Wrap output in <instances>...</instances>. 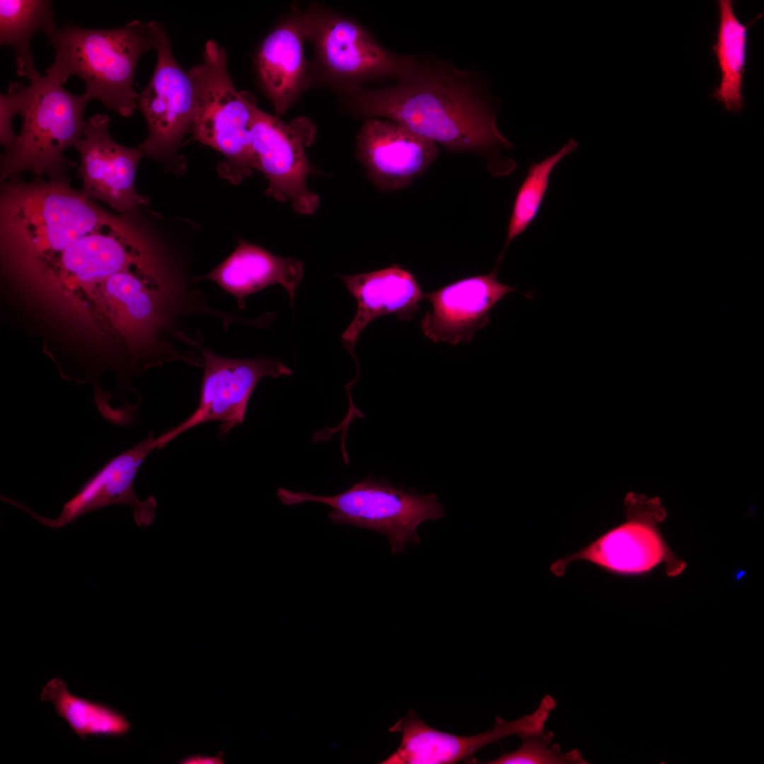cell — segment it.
I'll return each instance as SVG.
<instances>
[{
	"label": "cell",
	"instance_id": "cell-1",
	"mask_svg": "<svg viewBox=\"0 0 764 764\" xmlns=\"http://www.w3.org/2000/svg\"><path fill=\"white\" fill-rule=\"evenodd\" d=\"M358 115L385 117L451 151L489 153L511 148L499 130L493 98L468 73L419 64L407 80L379 89L347 88Z\"/></svg>",
	"mask_w": 764,
	"mask_h": 764
},
{
	"label": "cell",
	"instance_id": "cell-2",
	"mask_svg": "<svg viewBox=\"0 0 764 764\" xmlns=\"http://www.w3.org/2000/svg\"><path fill=\"white\" fill-rule=\"evenodd\" d=\"M128 215L76 240L18 282L76 335L98 346L104 339V283L121 271L163 266L151 239Z\"/></svg>",
	"mask_w": 764,
	"mask_h": 764
},
{
	"label": "cell",
	"instance_id": "cell-3",
	"mask_svg": "<svg viewBox=\"0 0 764 764\" xmlns=\"http://www.w3.org/2000/svg\"><path fill=\"white\" fill-rule=\"evenodd\" d=\"M118 215L103 209L65 176L1 182L0 247L4 270L17 282L76 240Z\"/></svg>",
	"mask_w": 764,
	"mask_h": 764
},
{
	"label": "cell",
	"instance_id": "cell-4",
	"mask_svg": "<svg viewBox=\"0 0 764 764\" xmlns=\"http://www.w3.org/2000/svg\"><path fill=\"white\" fill-rule=\"evenodd\" d=\"M154 24L134 20L112 29L57 28L46 35L55 54L45 75L62 85L75 75L84 81V93L91 100L131 117L139 96L134 88L136 67L141 56L154 48Z\"/></svg>",
	"mask_w": 764,
	"mask_h": 764
},
{
	"label": "cell",
	"instance_id": "cell-5",
	"mask_svg": "<svg viewBox=\"0 0 764 764\" xmlns=\"http://www.w3.org/2000/svg\"><path fill=\"white\" fill-rule=\"evenodd\" d=\"M22 125L13 144L1 154V182L31 172L54 179L78 165L64 156L81 138L85 110L91 100L75 95L40 74L28 84L18 83Z\"/></svg>",
	"mask_w": 764,
	"mask_h": 764
},
{
	"label": "cell",
	"instance_id": "cell-6",
	"mask_svg": "<svg viewBox=\"0 0 764 764\" xmlns=\"http://www.w3.org/2000/svg\"><path fill=\"white\" fill-rule=\"evenodd\" d=\"M188 73L195 88L190 132L195 139L226 157L221 173L240 183L256 169L247 92L236 89L226 50L212 39L205 43L202 63Z\"/></svg>",
	"mask_w": 764,
	"mask_h": 764
},
{
	"label": "cell",
	"instance_id": "cell-7",
	"mask_svg": "<svg viewBox=\"0 0 764 764\" xmlns=\"http://www.w3.org/2000/svg\"><path fill=\"white\" fill-rule=\"evenodd\" d=\"M277 496L285 505L306 502L328 505L331 507L328 516L333 523L352 525L386 536L393 555L403 552L409 543H420L417 529L423 521L445 516L436 494H419L372 477L334 496H317L284 488L277 490Z\"/></svg>",
	"mask_w": 764,
	"mask_h": 764
},
{
	"label": "cell",
	"instance_id": "cell-8",
	"mask_svg": "<svg viewBox=\"0 0 764 764\" xmlns=\"http://www.w3.org/2000/svg\"><path fill=\"white\" fill-rule=\"evenodd\" d=\"M251 110L252 148L256 169L267 180L266 194L279 202H288L299 214L311 215L319 207V196L308 187L312 169L307 149L316 139V127L304 116L288 123L257 105L247 92Z\"/></svg>",
	"mask_w": 764,
	"mask_h": 764
},
{
	"label": "cell",
	"instance_id": "cell-9",
	"mask_svg": "<svg viewBox=\"0 0 764 764\" xmlns=\"http://www.w3.org/2000/svg\"><path fill=\"white\" fill-rule=\"evenodd\" d=\"M307 40L329 76L347 82V88L365 80L392 77L399 82L415 72L412 55L391 52L356 21L321 8L306 13Z\"/></svg>",
	"mask_w": 764,
	"mask_h": 764
},
{
	"label": "cell",
	"instance_id": "cell-10",
	"mask_svg": "<svg viewBox=\"0 0 764 764\" xmlns=\"http://www.w3.org/2000/svg\"><path fill=\"white\" fill-rule=\"evenodd\" d=\"M154 48L157 61L146 86L139 94L137 108L148 127L139 145L145 157L172 159L185 135L190 132L195 109V88L188 71L175 58L165 27L154 21Z\"/></svg>",
	"mask_w": 764,
	"mask_h": 764
},
{
	"label": "cell",
	"instance_id": "cell-11",
	"mask_svg": "<svg viewBox=\"0 0 764 764\" xmlns=\"http://www.w3.org/2000/svg\"><path fill=\"white\" fill-rule=\"evenodd\" d=\"M292 374L293 371L277 359H228L206 349L199 405L187 419L161 434L164 444L167 445L179 434L208 422H220L219 434H228L243 422L251 394L263 377Z\"/></svg>",
	"mask_w": 764,
	"mask_h": 764
},
{
	"label": "cell",
	"instance_id": "cell-12",
	"mask_svg": "<svg viewBox=\"0 0 764 764\" xmlns=\"http://www.w3.org/2000/svg\"><path fill=\"white\" fill-rule=\"evenodd\" d=\"M163 447L160 436L149 432L144 440L110 459L88 478L54 519L41 516L16 499L2 496L1 500L50 528H62L88 512L116 504L129 506L137 526L146 527L155 519L156 500L151 495L140 499L134 491V480L149 454Z\"/></svg>",
	"mask_w": 764,
	"mask_h": 764
},
{
	"label": "cell",
	"instance_id": "cell-13",
	"mask_svg": "<svg viewBox=\"0 0 764 764\" xmlns=\"http://www.w3.org/2000/svg\"><path fill=\"white\" fill-rule=\"evenodd\" d=\"M625 509V522L579 551L557 560L550 565L552 573L562 577L572 563L585 562L612 574L637 576L665 561L668 551L656 526L652 500L630 493Z\"/></svg>",
	"mask_w": 764,
	"mask_h": 764
},
{
	"label": "cell",
	"instance_id": "cell-14",
	"mask_svg": "<svg viewBox=\"0 0 764 764\" xmlns=\"http://www.w3.org/2000/svg\"><path fill=\"white\" fill-rule=\"evenodd\" d=\"M170 286L163 267H134L108 280L105 297L108 318L116 343L125 345L133 358L151 347L163 328L168 309Z\"/></svg>",
	"mask_w": 764,
	"mask_h": 764
},
{
	"label": "cell",
	"instance_id": "cell-15",
	"mask_svg": "<svg viewBox=\"0 0 764 764\" xmlns=\"http://www.w3.org/2000/svg\"><path fill=\"white\" fill-rule=\"evenodd\" d=\"M110 124L106 114L91 116L74 146L80 155L77 168L81 190L91 199L129 214L149 202L135 187L136 171L145 156L139 145L127 147L115 141L109 132Z\"/></svg>",
	"mask_w": 764,
	"mask_h": 764
},
{
	"label": "cell",
	"instance_id": "cell-16",
	"mask_svg": "<svg viewBox=\"0 0 764 764\" xmlns=\"http://www.w3.org/2000/svg\"><path fill=\"white\" fill-rule=\"evenodd\" d=\"M438 154L436 144L389 120L368 118L357 136L356 158L369 180L383 192L410 185Z\"/></svg>",
	"mask_w": 764,
	"mask_h": 764
},
{
	"label": "cell",
	"instance_id": "cell-17",
	"mask_svg": "<svg viewBox=\"0 0 764 764\" xmlns=\"http://www.w3.org/2000/svg\"><path fill=\"white\" fill-rule=\"evenodd\" d=\"M497 262L488 274L463 278L424 294L431 309L423 317L424 335L434 342H470L490 321L489 312L515 288L497 279Z\"/></svg>",
	"mask_w": 764,
	"mask_h": 764
},
{
	"label": "cell",
	"instance_id": "cell-18",
	"mask_svg": "<svg viewBox=\"0 0 764 764\" xmlns=\"http://www.w3.org/2000/svg\"><path fill=\"white\" fill-rule=\"evenodd\" d=\"M338 277L357 303L356 314L341 341L355 357L357 342L366 326L382 316L393 313L399 320H412L424 294L415 276L398 265L381 270Z\"/></svg>",
	"mask_w": 764,
	"mask_h": 764
},
{
	"label": "cell",
	"instance_id": "cell-19",
	"mask_svg": "<svg viewBox=\"0 0 764 764\" xmlns=\"http://www.w3.org/2000/svg\"><path fill=\"white\" fill-rule=\"evenodd\" d=\"M306 13L294 11L262 41L255 58L262 86L277 115L284 114L305 86Z\"/></svg>",
	"mask_w": 764,
	"mask_h": 764
},
{
	"label": "cell",
	"instance_id": "cell-20",
	"mask_svg": "<svg viewBox=\"0 0 764 764\" xmlns=\"http://www.w3.org/2000/svg\"><path fill=\"white\" fill-rule=\"evenodd\" d=\"M391 731L402 734L398 750L382 763L445 764L465 760L484 746L510 735H519V719L508 722L497 717L492 728L473 736H458L434 729L410 711Z\"/></svg>",
	"mask_w": 764,
	"mask_h": 764
},
{
	"label": "cell",
	"instance_id": "cell-21",
	"mask_svg": "<svg viewBox=\"0 0 764 764\" xmlns=\"http://www.w3.org/2000/svg\"><path fill=\"white\" fill-rule=\"evenodd\" d=\"M303 267L300 260L282 257L241 241L229 257L202 279L216 282L234 296L241 308L245 306L247 296L279 284L288 292L293 306L296 290L303 277Z\"/></svg>",
	"mask_w": 764,
	"mask_h": 764
},
{
	"label": "cell",
	"instance_id": "cell-22",
	"mask_svg": "<svg viewBox=\"0 0 764 764\" xmlns=\"http://www.w3.org/2000/svg\"><path fill=\"white\" fill-rule=\"evenodd\" d=\"M57 28L50 1H0V45L13 49L16 72L29 81L40 75L31 52L33 37L40 31L47 35Z\"/></svg>",
	"mask_w": 764,
	"mask_h": 764
},
{
	"label": "cell",
	"instance_id": "cell-23",
	"mask_svg": "<svg viewBox=\"0 0 764 764\" xmlns=\"http://www.w3.org/2000/svg\"><path fill=\"white\" fill-rule=\"evenodd\" d=\"M40 700L52 703L56 714L82 739L120 737L132 728L126 716L112 707L73 695L62 678H53L44 685Z\"/></svg>",
	"mask_w": 764,
	"mask_h": 764
},
{
	"label": "cell",
	"instance_id": "cell-24",
	"mask_svg": "<svg viewBox=\"0 0 764 764\" xmlns=\"http://www.w3.org/2000/svg\"><path fill=\"white\" fill-rule=\"evenodd\" d=\"M719 24L712 47L721 72V81L712 96L725 108L738 112L743 107L742 77L745 71L747 27L736 18L730 0L718 1Z\"/></svg>",
	"mask_w": 764,
	"mask_h": 764
},
{
	"label": "cell",
	"instance_id": "cell-25",
	"mask_svg": "<svg viewBox=\"0 0 764 764\" xmlns=\"http://www.w3.org/2000/svg\"><path fill=\"white\" fill-rule=\"evenodd\" d=\"M578 146L575 140L569 139L557 153L529 166L514 199L504 248L499 260H502L504 252L512 241L523 233L535 219L547 192L550 176L556 165Z\"/></svg>",
	"mask_w": 764,
	"mask_h": 764
},
{
	"label": "cell",
	"instance_id": "cell-26",
	"mask_svg": "<svg viewBox=\"0 0 764 764\" xmlns=\"http://www.w3.org/2000/svg\"><path fill=\"white\" fill-rule=\"evenodd\" d=\"M554 734L544 730L541 734L522 739L515 751L504 753L488 764H586L577 749L562 752L559 744L550 745Z\"/></svg>",
	"mask_w": 764,
	"mask_h": 764
},
{
	"label": "cell",
	"instance_id": "cell-27",
	"mask_svg": "<svg viewBox=\"0 0 764 764\" xmlns=\"http://www.w3.org/2000/svg\"><path fill=\"white\" fill-rule=\"evenodd\" d=\"M18 82H11L6 93L0 95V142L4 149L14 142L16 135L12 128L13 119L19 114Z\"/></svg>",
	"mask_w": 764,
	"mask_h": 764
},
{
	"label": "cell",
	"instance_id": "cell-28",
	"mask_svg": "<svg viewBox=\"0 0 764 764\" xmlns=\"http://www.w3.org/2000/svg\"><path fill=\"white\" fill-rule=\"evenodd\" d=\"M221 760L219 758L209 757V756H194L185 760V763H196V764H210V763H219Z\"/></svg>",
	"mask_w": 764,
	"mask_h": 764
}]
</instances>
